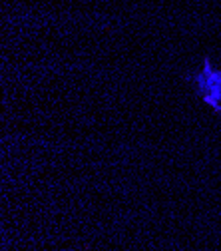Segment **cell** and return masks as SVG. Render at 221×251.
Returning <instances> with one entry per match:
<instances>
[{
    "mask_svg": "<svg viewBox=\"0 0 221 251\" xmlns=\"http://www.w3.org/2000/svg\"><path fill=\"white\" fill-rule=\"evenodd\" d=\"M197 84L203 100L217 112H221V66L211 68L209 64H205L203 72L197 76Z\"/></svg>",
    "mask_w": 221,
    "mask_h": 251,
    "instance_id": "6da1fadb",
    "label": "cell"
}]
</instances>
